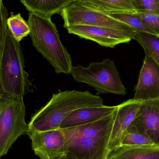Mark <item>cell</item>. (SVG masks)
<instances>
[{"mask_svg":"<svg viewBox=\"0 0 159 159\" xmlns=\"http://www.w3.org/2000/svg\"><path fill=\"white\" fill-rule=\"evenodd\" d=\"M103 99L88 91H59L52 95L43 107L33 115L29 129L46 131L60 128L63 120L71 113L81 108L101 107Z\"/></svg>","mask_w":159,"mask_h":159,"instance_id":"obj_1","label":"cell"},{"mask_svg":"<svg viewBox=\"0 0 159 159\" xmlns=\"http://www.w3.org/2000/svg\"><path fill=\"white\" fill-rule=\"evenodd\" d=\"M30 35L36 50L54 67L57 74H70L71 57L61 43L59 34L51 18L30 12Z\"/></svg>","mask_w":159,"mask_h":159,"instance_id":"obj_2","label":"cell"},{"mask_svg":"<svg viewBox=\"0 0 159 159\" xmlns=\"http://www.w3.org/2000/svg\"><path fill=\"white\" fill-rule=\"evenodd\" d=\"M31 82L24 70V60L20 43L7 29L3 51L0 59V92L2 96L23 99Z\"/></svg>","mask_w":159,"mask_h":159,"instance_id":"obj_3","label":"cell"},{"mask_svg":"<svg viewBox=\"0 0 159 159\" xmlns=\"http://www.w3.org/2000/svg\"><path fill=\"white\" fill-rule=\"evenodd\" d=\"M70 74L75 81L95 89L97 95L111 93L124 95L127 93L114 61L109 59L91 62L87 67L72 66Z\"/></svg>","mask_w":159,"mask_h":159,"instance_id":"obj_4","label":"cell"},{"mask_svg":"<svg viewBox=\"0 0 159 159\" xmlns=\"http://www.w3.org/2000/svg\"><path fill=\"white\" fill-rule=\"evenodd\" d=\"M23 99L2 96L0 101V158L7 154L17 139L27 134Z\"/></svg>","mask_w":159,"mask_h":159,"instance_id":"obj_5","label":"cell"},{"mask_svg":"<svg viewBox=\"0 0 159 159\" xmlns=\"http://www.w3.org/2000/svg\"><path fill=\"white\" fill-rule=\"evenodd\" d=\"M60 14L64 21L63 27L65 28L75 25H88L136 32L123 22L107 15L91 10L81 5L77 1L64 8Z\"/></svg>","mask_w":159,"mask_h":159,"instance_id":"obj_6","label":"cell"},{"mask_svg":"<svg viewBox=\"0 0 159 159\" xmlns=\"http://www.w3.org/2000/svg\"><path fill=\"white\" fill-rule=\"evenodd\" d=\"M26 134L31 141L32 150L40 159H60L68 153L61 129L37 131L29 129Z\"/></svg>","mask_w":159,"mask_h":159,"instance_id":"obj_7","label":"cell"},{"mask_svg":"<svg viewBox=\"0 0 159 159\" xmlns=\"http://www.w3.org/2000/svg\"><path fill=\"white\" fill-rule=\"evenodd\" d=\"M69 34L81 39L91 40L102 46L114 48L121 43H129L135 39L136 32H130L99 26L75 25L67 27Z\"/></svg>","mask_w":159,"mask_h":159,"instance_id":"obj_8","label":"cell"},{"mask_svg":"<svg viewBox=\"0 0 159 159\" xmlns=\"http://www.w3.org/2000/svg\"><path fill=\"white\" fill-rule=\"evenodd\" d=\"M61 129L66 138L68 152L80 159H107L109 140L81 135L68 128Z\"/></svg>","mask_w":159,"mask_h":159,"instance_id":"obj_9","label":"cell"},{"mask_svg":"<svg viewBox=\"0 0 159 159\" xmlns=\"http://www.w3.org/2000/svg\"><path fill=\"white\" fill-rule=\"evenodd\" d=\"M131 126L159 146V99L141 102Z\"/></svg>","mask_w":159,"mask_h":159,"instance_id":"obj_10","label":"cell"},{"mask_svg":"<svg viewBox=\"0 0 159 159\" xmlns=\"http://www.w3.org/2000/svg\"><path fill=\"white\" fill-rule=\"evenodd\" d=\"M133 99L142 102L159 99V66L145 54Z\"/></svg>","mask_w":159,"mask_h":159,"instance_id":"obj_11","label":"cell"},{"mask_svg":"<svg viewBox=\"0 0 159 159\" xmlns=\"http://www.w3.org/2000/svg\"><path fill=\"white\" fill-rule=\"evenodd\" d=\"M140 102L133 98L117 105L116 115L108 143V153L121 145L123 138L135 117Z\"/></svg>","mask_w":159,"mask_h":159,"instance_id":"obj_12","label":"cell"},{"mask_svg":"<svg viewBox=\"0 0 159 159\" xmlns=\"http://www.w3.org/2000/svg\"><path fill=\"white\" fill-rule=\"evenodd\" d=\"M117 106L81 108L69 115L61 123L60 129L73 128L93 122L112 114Z\"/></svg>","mask_w":159,"mask_h":159,"instance_id":"obj_13","label":"cell"},{"mask_svg":"<svg viewBox=\"0 0 159 159\" xmlns=\"http://www.w3.org/2000/svg\"><path fill=\"white\" fill-rule=\"evenodd\" d=\"M107 159H159V146L121 145L110 151Z\"/></svg>","mask_w":159,"mask_h":159,"instance_id":"obj_14","label":"cell"},{"mask_svg":"<svg viewBox=\"0 0 159 159\" xmlns=\"http://www.w3.org/2000/svg\"><path fill=\"white\" fill-rule=\"evenodd\" d=\"M81 5L107 15L111 13H137L132 0H77Z\"/></svg>","mask_w":159,"mask_h":159,"instance_id":"obj_15","label":"cell"},{"mask_svg":"<svg viewBox=\"0 0 159 159\" xmlns=\"http://www.w3.org/2000/svg\"><path fill=\"white\" fill-rule=\"evenodd\" d=\"M30 12L39 13L51 18L77 0H20Z\"/></svg>","mask_w":159,"mask_h":159,"instance_id":"obj_16","label":"cell"},{"mask_svg":"<svg viewBox=\"0 0 159 159\" xmlns=\"http://www.w3.org/2000/svg\"><path fill=\"white\" fill-rule=\"evenodd\" d=\"M159 66V37L147 33H137L135 39Z\"/></svg>","mask_w":159,"mask_h":159,"instance_id":"obj_17","label":"cell"},{"mask_svg":"<svg viewBox=\"0 0 159 159\" xmlns=\"http://www.w3.org/2000/svg\"><path fill=\"white\" fill-rule=\"evenodd\" d=\"M7 18V26L8 30L16 42L20 43L24 37L30 34V30L28 22L21 16L20 14L14 15Z\"/></svg>","mask_w":159,"mask_h":159,"instance_id":"obj_18","label":"cell"},{"mask_svg":"<svg viewBox=\"0 0 159 159\" xmlns=\"http://www.w3.org/2000/svg\"><path fill=\"white\" fill-rule=\"evenodd\" d=\"M107 16L127 24L137 33H147L156 35L153 31L142 22L136 13H111Z\"/></svg>","mask_w":159,"mask_h":159,"instance_id":"obj_19","label":"cell"},{"mask_svg":"<svg viewBox=\"0 0 159 159\" xmlns=\"http://www.w3.org/2000/svg\"><path fill=\"white\" fill-rule=\"evenodd\" d=\"M121 145L140 146L155 144L150 138L138 132L130 126L123 138Z\"/></svg>","mask_w":159,"mask_h":159,"instance_id":"obj_20","label":"cell"},{"mask_svg":"<svg viewBox=\"0 0 159 159\" xmlns=\"http://www.w3.org/2000/svg\"><path fill=\"white\" fill-rule=\"evenodd\" d=\"M137 13L159 14V0H132Z\"/></svg>","mask_w":159,"mask_h":159,"instance_id":"obj_21","label":"cell"},{"mask_svg":"<svg viewBox=\"0 0 159 159\" xmlns=\"http://www.w3.org/2000/svg\"><path fill=\"white\" fill-rule=\"evenodd\" d=\"M7 9L3 2H0V59L3 51L7 34Z\"/></svg>","mask_w":159,"mask_h":159,"instance_id":"obj_22","label":"cell"},{"mask_svg":"<svg viewBox=\"0 0 159 159\" xmlns=\"http://www.w3.org/2000/svg\"><path fill=\"white\" fill-rule=\"evenodd\" d=\"M142 22L159 37V14L154 13H137Z\"/></svg>","mask_w":159,"mask_h":159,"instance_id":"obj_23","label":"cell"},{"mask_svg":"<svg viewBox=\"0 0 159 159\" xmlns=\"http://www.w3.org/2000/svg\"><path fill=\"white\" fill-rule=\"evenodd\" d=\"M60 159H80L76 157L75 155L70 152H68L66 155Z\"/></svg>","mask_w":159,"mask_h":159,"instance_id":"obj_24","label":"cell"},{"mask_svg":"<svg viewBox=\"0 0 159 159\" xmlns=\"http://www.w3.org/2000/svg\"><path fill=\"white\" fill-rule=\"evenodd\" d=\"M2 97V93H1V92H0V101H1Z\"/></svg>","mask_w":159,"mask_h":159,"instance_id":"obj_25","label":"cell"},{"mask_svg":"<svg viewBox=\"0 0 159 159\" xmlns=\"http://www.w3.org/2000/svg\"><path fill=\"white\" fill-rule=\"evenodd\" d=\"M2 2V0H0V2Z\"/></svg>","mask_w":159,"mask_h":159,"instance_id":"obj_26","label":"cell"}]
</instances>
